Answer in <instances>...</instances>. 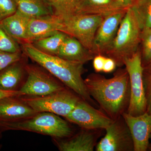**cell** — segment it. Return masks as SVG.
<instances>
[{"label":"cell","instance_id":"obj_1","mask_svg":"<svg viewBox=\"0 0 151 151\" xmlns=\"http://www.w3.org/2000/svg\"><path fill=\"white\" fill-rule=\"evenodd\" d=\"M84 81L90 96L111 119L116 120L127 112L131 90L126 68H119L109 78L98 73H91Z\"/></svg>","mask_w":151,"mask_h":151},{"label":"cell","instance_id":"obj_2","mask_svg":"<svg viewBox=\"0 0 151 151\" xmlns=\"http://www.w3.org/2000/svg\"><path fill=\"white\" fill-rule=\"evenodd\" d=\"M22 45L26 55L48 71L82 100L90 104H94L82 77L86 71L84 63L47 54L40 50L32 43H24Z\"/></svg>","mask_w":151,"mask_h":151},{"label":"cell","instance_id":"obj_3","mask_svg":"<svg viewBox=\"0 0 151 151\" xmlns=\"http://www.w3.org/2000/svg\"><path fill=\"white\" fill-rule=\"evenodd\" d=\"M0 127L6 130L34 132L58 139L68 137L75 133L68 121L48 112L37 113L21 120L0 121Z\"/></svg>","mask_w":151,"mask_h":151},{"label":"cell","instance_id":"obj_4","mask_svg":"<svg viewBox=\"0 0 151 151\" xmlns=\"http://www.w3.org/2000/svg\"><path fill=\"white\" fill-rule=\"evenodd\" d=\"M142 29L132 8L127 9L116 37L105 56L114 60L119 68L124 65L125 59L139 50Z\"/></svg>","mask_w":151,"mask_h":151},{"label":"cell","instance_id":"obj_5","mask_svg":"<svg viewBox=\"0 0 151 151\" xmlns=\"http://www.w3.org/2000/svg\"><path fill=\"white\" fill-rule=\"evenodd\" d=\"M36 113L48 112L65 118L81 98L67 87L43 96H21Z\"/></svg>","mask_w":151,"mask_h":151},{"label":"cell","instance_id":"obj_6","mask_svg":"<svg viewBox=\"0 0 151 151\" xmlns=\"http://www.w3.org/2000/svg\"><path fill=\"white\" fill-rule=\"evenodd\" d=\"M62 19L59 31L75 38L92 52L95 34L104 17L94 15L73 14Z\"/></svg>","mask_w":151,"mask_h":151},{"label":"cell","instance_id":"obj_7","mask_svg":"<svg viewBox=\"0 0 151 151\" xmlns=\"http://www.w3.org/2000/svg\"><path fill=\"white\" fill-rule=\"evenodd\" d=\"M124 65L129 78L131 95L127 113L138 116L147 112V102L143 80V67L141 52L138 50L124 60Z\"/></svg>","mask_w":151,"mask_h":151},{"label":"cell","instance_id":"obj_8","mask_svg":"<svg viewBox=\"0 0 151 151\" xmlns=\"http://www.w3.org/2000/svg\"><path fill=\"white\" fill-rule=\"evenodd\" d=\"M26 70V78L19 90L24 96H43L67 87L42 67L27 64Z\"/></svg>","mask_w":151,"mask_h":151},{"label":"cell","instance_id":"obj_9","mask_svg":"<svg viewBox=\"0 0 151 151\" xmlns=\"http://www.w3.org/2000/svg\"><path fill=\"white\" fill-rule=\"evenodd\" d=\"M104 137L97 143V151H133L134 143L129 127L123 116L113 120L105 129Z\"/></svg>","mask_w":151,"mask_h":151},{"label":"cell","instance_id":"obj_10","mask_svg":"<svg viewBox=\"0 0 151 151\" xmlns=\"http://www.w3.org/2000/svg\"><path fill=\"white\" fill-rule=\"evenodd\" d=\"M65 119L87 130L105 129L113 121L102 110L95 109L82 99Z\"/></svg>","mask_w":151,"mask_h":151},{"label":"cell","instance_id":"obj_11","mask_svg":"<svg viewBox=\"0 0 151 151\" xmlns=\"http://www.w3.org/2000/svg\"><path fill=\"white\" fill-rule=\"evenodd\" d=\"M127 10L119 11L104 18L94 37L92 52L95 56L105 55L116 37Z\"/></svg>","mask_w":151,"mask_h":151},{"label":"cell","instance_id":"obj_12","mask_svg":"<svg viewBox=\"0 0 151 151\" xmlns=\"http://www.w3.org/2000/svg\"><path fill=\"white\" fill-rule=\"evenodd\" d=\"M122 116L132 134L134 151H147L151 137V114L146 112L133 116L125 112Z\"/></svg>","mask_w":151,"mask_h":151},{"label":"cell","instance_id":"obj_13","mask_svg":"<svg viewBox=\"0 0 151 151\" xmlns=\"http://www.w3.org/2000/svg\"><path fill=\"white\" fill-rule=\"evenodd\" d=\"M62 19L54 14L30 19L25 43H32L59 31Z\"/></svg>","mask_w":151,"mask_h":151},{"label":"cell","instance_id":"obj_14","mask_svg":"<svg viewBox=\"0 0 151 151\" xmlns=\"http://www.w3.org/2000/svg\"><path fill=\"white\" fill-rule=\"evenodd\" d=\"M94 130L81 129L68 137L52 138V140L60 151H93L98 137Z\"/></svg>","mask_w":151,"mask_h":151},{"label":"cell","instance_id":"obj_15","mask_svg":"<svg viewBox=\"0 0 151 151\" xmlns=\"http://www.w3.org/2000/svg\"><path fill=\"white\" fill-rule=\"evenodd\" d=\"M37 113L21 96L0 99V121L21 120L31 117Z\"/></svg>","mask_w":151,"mask_h":151},{"label":"cell","instance_id":"obj_16","mask_svg":"<svg viewBox=\"0 0 151 151\" xmlns=\"http://www.w3.org/2000/svg\"><path fill=\"white\" fill-rule=\"evenodd\" d=\"M24 58L0 71V89L6 91H19L25 81L26 63Z\"/></svg>","mask_w":151,"mask_h":151},{"label":"cell","instance_id":"obj_17","mask_svg":"<svg viewBox=\"0 0 151 151\" xmlns=\"http://www.w3.org/2000/svg\"><path fill=\"white\" fill-rule=\"evenodd\" d=\"M127 9L117 0H79L74 14L94 15L105 17L111 14Z\"/></svg>","mask_w":151,"mask_h":151},{"label":"cell","instance_id":"obj_18","mask_svg":"<svg viewBox=\"0 0 151 151\" xmlns=\"http://www.w3.org/2000/svg\"><path fill=\"white\" fill-rule=\"evenodd\" d=\"M56 56L66 60L84 64L93 60L95 55L75 38L67 35Z\"/></svg>","mask_w":151,"mask_h":151},{"label":"cell","instance_id":"obj_19","mask_svg":"<svg viewBox=\"0 0 151 151\" xmlns=\"http://www.w3.org/2000/svg\"><path fill=\"white\" fill-rule=\"evenodd\" d=\"M29 18L17 12L0 22L6 32L18 42L25 43Z\"/></svg>","mask_w":151,"mask_h":151},{"label":"cell","instance_id":"obj_20","mask_svg":"<svg viewBox=\"0 0 151 151\" xmlns=\"http://www.w3.org/2000/svg\"><path fill=\"white\" fill-rule=\"evenodd\" d=\"M17 11L29 18L53 14V10L46 0H14Z\"/></svg>","mask_w":151,"mask_h":151},{"label":"cell","instance_id":"obj_21","mask_svg":"<svg viewBox=\"0 0 151 151\" xmlns=\"http://www.w3.org/2000/svg\"><path fill=\"white\" fill-rule=\"evenodd\" d=\"M67 36L64 33L58 31L52 35L36 41L32 44L43 52L56 55Z\"/></svg>","mask_w":151,"mask_h":151},{"label":"cell","instance_id":"obj_22","mask_svg":"<svg viewBox=\"0 0 151 151\" xmlns=\"http://www.w3.org/2000/svg\"><path fill=\"white\" fill-rule=\"evenodd\" d=\"M142 30L151 28V0H136L131 7Z\"/></svg>","mask_w":151,"mask_h":151},{"label":"cell","instance_id":"obj_23","mask_svg":"<svg viewBox=\"0 0 151 151\" xmlns=\"http://www.w3.org/2000/svg\"><path fill=\"white\" fill-rule=\"evenodd\" d=\"M53 13L61 18L75 13L79 0H46Z\"/></svg>","mask_w":151,"mask_h":151},{"label":"cell","instance_id":"obj_24","mask_svg":"<svg viewBox=\"0 0 151 151\" xmlns=\"http://www.w3.org/2000/svg\"><path fill=\"white\" fill-rule=\"evenodd\" d=\"M141 38V56L142 63L144 66L151 62V28L142 30Z\"/></svg>","mask_w":151,"mask_h":151},{"label":"cell","instance_id":"obj_25","mask_svg":"<svg viewBox=\"0 0 151 151\" xmlns=\"http://www.w3.org/2000/svg\"><path fill=\"white\" fill-rule=\"evenodd\" d=\"M0 51L11 53L21 52L18 42L9 35L1 24Z\"/></svg>","mask_w":151,"mask_h":151},{"label":"cell","instance_id":"obj_26","mask_svg":"<svg viewBox=\"0 0 151 151\" xmlns=\"http://www.w3.org/2000/svg\"><path fill=\"white\" fill-rule=\"evenodd\" d=\"M143 67V84L147 102V112L151 114V62Z\"/></svg>","mask_w":151,"mask_h":151},{"label":"cell","instance_id":"obj_27","mask_svg":"<svg viewBox=\"0 0 151 151\" xmlns=\"http://www.w3.org/2000/svg\"><path fill=\"white\" fill-rule=\"evenodd\" d=\"M23 58L21 52L11 53L0 51V71Z\"/></svg>","mask_w":151,"mask_h":151},{"label":"cell","instance_id":"obj_28","mask_svg":"<svg viewBox=\"0 0 151 151\" xmlns=\"http://www.w3.org/2000/svg\"><path fill=\"white\" fill-rule=\"evenodd\" d=\"M17 11L16 4L14 0H0V22Z\"/></svg>","mask_w":151,"mask_h":151},{"label":"cell","instance_id":"obj_29","mask_svg":"<svg viewBox=\"0 0 151 151\" xmlns=\"http://www.w3.org/2000/svg\"><path fill=\"white\" fill-rule=\"evenodd\" d=\"M106 56L102 55H97L93 59V65L94 70L96 72L103 71L104 63Z\"/></svg>","mask_w":151,"mask_h":151},{"label":"cell","instance_id":"obj_30","mask_svg":"<svg viewBox=\"0 0 151 151\" xmlns=\"http://www.w3.org/2000/svg\"><path fill=\"white\" fill-rule=\"evenodd\" d=\"M116 66L117 65L114 60L106 57L103 71L106 73H111L115 70Z\"/></svg>","mask_w":151,"mask_h":151},{"label":"cell","instance_id":"obj_31","mask_svg":"<svg viewBox=\"0 0 151 151\" xmlns=\"http://www.w3.org/2000/svg\"><path fill=\"white\" fill-rule=\"evenodd\" d=\"M24 94L21 91H6L0 89V99L9 97H20L24 96Z\"/></svg>","mask_w":151,"mask_h":151},{"label":"cell","instance_id":"obj_32","mask_svg":"<svg viewBox=\"0 0 151 151\" xmlns=\"http://www.w3.org/2000/svg\"><path fill=\"white\" fill-rule=\"evenodd\" d=\"M123 8L128 9L134 5L136 0H117Z\"/></svg>","mask_w":151,"mask_h":151},{"label":"cell","instance_id":"obj_33","mask_svg":"<svg viewBox=\"0 0 151 151\" xmlns=\"http://www.w3.org/2000/svg\"><path fill=\"white\" fill-rule=\"evenodd\" d=\"M148 150L151 151V142L150 143V145H149Z\"/></svg>","mask_w":151,"mask_h":151}]
</instances>
